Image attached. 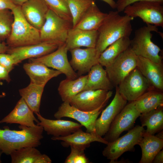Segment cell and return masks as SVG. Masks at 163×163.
Segmentation results:
<instances>
[{"instance_id": "obj_1", "label": "cell", "mask_w": 163, "mask_h": 163, "mask_svg": "<svg viewBox=\"0 0 163 163\" xmlns=\"http://www.w3.org/2000/svg\"><path fill=\"white\" fill-rule=\"evenodd\" d=\"M134 18L121 15L117 11H111L97 30V39L95 47L101 54L109 46L119 39L129 37L133 29L131 22Z\"/></svg>"}, {"instance_id": "obj_2", "label": "cell", "mask_w": 163, "mask_h": 163, "mask_svg": "<svg viewBox=\"0 0 163 163\" xmlns=\"http://www.w3.org/2000/svg\"><path fill=\"white\" fill-rule=\"evenodd\" d=\"M18 127L19 130H11L7 126L0 129V150L3 153L10 155L14 150L26 147H36L41 145L43 138L42 126L28 127L20 125Z\"/></svg>"}, {"instance_id": "obj_3", "label": "cell", "mask_w": 163, "mask_h": 163, "mask_svg": "<svg viewBox=\"0 0 163 163\" xmlns=\"http://www.w3.org/2000/svg\"><path fill=\"white\" fill-rule=\"evenodd\" d=\"M14 21L10 34L7 39L9 47H16L38 43L41 42L40 30L30 24L25 19L20 6L11 10Z\"/></svg>"}, {"instance_id": "obj_4", "label": "cell", "mask_w": 163, "mask_h": 163, "mask_svg": "<svg viewBox=\"0 0 163 163\" xmlns=\"http://www.w3.org/2000/svg\"><path fill=\"white\" fill-rule=\"evenodd\" d=\"M146 25L136 30L134 37L131 40L130 47L136 56L162 64V58L159 54L161 50L151 40L152 33L158 32V29L154 25Z\"/></svg>"}, {"instance_id": "obj_5", "label": "cell", "mask_w": 163, "mask_h": 163, "mask_svg": "<svg viewBox=\"0 0 163 163\" xmlns=\"http://www.w3.org/2000/svg\"><path fill=\"white\" fill-rule=\"evenodd\" d=\"M145 131L141 126L134 127L123 136L108 143L102 151L103 155L110 160L109 163H114L125 152L135 150V146L139 145Z\"/></svg>"}, {"instance_id": "obj_6", "label": "cell", "mask_w": 163, "mask_h": 163, "mask_svg": "<svg viewBox=\"0 0 163 163\" xmlns=\"http://www.w3.org/2000/svg\"><path fill=\"white\" fill-rule=\"evenodd\" d=\"M72 27V21L61 18L49 9L45 21L40 30L41 41L63 44Z\"/></svg>"}, {"instance_id": "obj_7", "label": "cell", "mask_w": 163, "mask_h": 163, "mask_svg": "<svg viewBox=\"0 0 163 163\" xmlns=\"http://www.w3.org/2000/svg\"><path fill=\"white\" fill-rule=\"evenodd\" d=\"M123 12L129 17L139 18L146 24L163 27V6L159 2L140 1L128 5Z\"/></svg>"}, {"instance_id": "obj_8", "label": "cell", "mask_w": 163, "mask_h": 163, "mask_svg": "<svg viewBox=\"0 0 163 163\" xmlns=\"http://www.w3.org/2000/svg\"><path fill=\"white\" fill-rule=\"evenodd\" d=\"M141 114L134 101L129 102L115 117L104 139L108 143L114 141L123 132L134 127L136 120Z\"/></svg>"}, {"instance_id": "obj_9", "label": "cell", "mask_w": 163, "mask_h": 163, "mask_svg": "<svg viewBox=\"0 0 163 163\" xmlns=\"http://www.w3.org/2000/svg\"><path fill=\"white\" fill-rule=\"evenodd\" d=\"M107 103H104L94 110L85 111L71 105L68 102H63L54 116L57 119L67 117L75 119L85 128L86 132H96V121Z\"/></svg>"}, {"instance_id": "obj_10", "label": "cell", "mask_w": 163, "mask_h": 163, "mask_svg": "<svg viewBox=\"0 0 163 163\" xmlns=\"http://www.w3.org/2000/svg\"><path fill=\"white\" fill-rule=\"evenodd\" d=\"M137 56L130 46L121 54L109 66L105 67L108 76L113 87L137 67Z\"/></svg>"}, {"instance_id": "obj_11", "label": "cell", "mask_w": 163, "mask_h": 163, "mask_svg": "<svg viewBox=\"0 0 163 163\" xmlns=\"http://www.w3.org/2000/svg\"><path fill=\"white\" fill-rule=\"evenodd\" d=\"M120 94L127 101H134L151 89L146 79L136 67L117 86Z\"/></svg>"}, {"instance_id": "obj_12", "label": "cell", "mask_w": 163, "mask_h": 163, "mask_svg": "<svg viewBox=\"0 0 163 163\" xmlns=\"http://www.w3.org/2000/svg\"><path fill=\"white\" fill-rule=\"evenodd\" d=\"M68 50L65 43L59 46L53 52L40 57L30 59V62H37L48 67L57 70L66 76V78L75 79L77 78L78 74L71 66L67 57Z\"/></svg>"}, {"instance_id": "obj_13", "label": "cell", "mask_w": 163, "mask_h": 163, "mask_svg": "<svg viewBox=\"0 0 163 163\" xmlns=\"http://www.w3.org/2000/svg\"><path fill=\"white\" fill-rule=\"evenodd\" d=\"M112 94L111 90H84L72 97L69 102L71 105L80 110L91 111L107 103Z\"/></svg>"}, {"instance_id": "obj_14", "label": "cell", "mask_w": 163, "mask_h": 163, "mask_svg": "<svg viewBox=\"0 0 163 163\" xmlns=\"http://www.w3.org/2000/svg\"><path fill=\"white\" fill-rule=\"evenodd\" d=\"M61 45L55 42H41L29 45L9 47L7 53L12 56L16 65H17L25 59L37 58L49 54L56 50Z\"/></svg>"}, {"instance_id": "obj_15", "label": "cell", "mask_w": 163, "mask_h": 163, "mask_svg": "<svg viewBox=\"0 0 163 163\" xmlns=\"http://www.w3.org/2000/svg\"><path fill=\"white\" fill-rule=\"evenodd\" d=\"M116 88L115 94L111 102L102 110L101 116L96 121L95 132L102 137L108 131L115 117L127 103V101L120 94L117 87Z\"/></svg>"}, {"instance_id": "obj_16", "label": "cell", "mask_w": 163, "mask_h": 163, "mask_svg": "<svg viewBox=\"0 0 163 163\" xmlns=\"http://www.w3.org/2000/svg\"><path fill=\"white\" fill-rule=\"evenodd\" d=\"M71 55L70 64L78 75L88 72L91 68L98 64L100 55L95 48H76L69 50Z\"/></svg>"}, {"instance_id": "obj_17", "label": "cell", "mask_w": 163, "mask_h": 163, "mask_svg": "<svg viewBox=\"0 0 163 163\" xmlns=\"http://www.w3.org/2000/svg\"><path fill=\"white\" fill-rule=\"evenodd\" d=\"M137 68L148 81L151 89L163 92V69L162 64L137 56Z\"/></svg>"}, {"instance_id": "obj_18", "label": "cell", "mask_w": 163, "mask_h": 163, "mask_svg": "<svg viewBox=\"0 0 163 163\" xmlns=\"http://www.w3.org/2000/svg\"><path fill=\"white\" fill-rule=\"evenodd\" d=\"M39 122L36 125L42 126L47 134L54 137L65 136L70 135L83 126L80 123L70 120L46 118L40 113L36 114Z\"/></svg>"}, {"instance_id": "obj_19", "label": "cell", "mask_w": 163, "mask_h": 163, "mask_svg": "<svg viewBox=\"0 0 163 163\" xmlns=\"http://www.w3.org/2000/svg\"><path fill=\"white\" fill-rule=\"evenodd\" d=\"M21 7L22 13L26 20L40 30L45 21L49 9L44 0H28Z\"/></svg>"}, {"instance_id": "obj_20", "label": "cell", "mask_w": 163, "mask_h": 163, "mask_svg": "<svg viewBox=\"0 0 163 163\" xmlns=\"http://www.w3.org/2000/svg\"><path fill=\"white\" fill-rule=\"evenodd\" d=\"M34 113L21 97L13 109L0 120V123L18 124L28 127H35L37 125L34 122L37 123L39 121L35 117Z\"/></svg>"}, {"instance_id": "obj_21", "label": "cell", "mask_w": 163, "mask_h": 163, "mask_svg": "<svg viewBox=\"0 0 163 163\" xmlns=\"http://www.w3.org/2000/svg\"><path fill=\"white\" fill-rule=\"evenodd\" d=\"M51 139L53 140L62 141L61 144L64 147L75 146L85 149L89 147L91 143L94 142L106 145L108 143L103 138L98 135L96 132H85L83 131L81 128L67 136L58 137L53 136Z\"/></svg>"}, {"instance_id": "obj_22", "label": "cell", "mask_w": 163, "mask_h": 163, "mask_svg": "<svg viewBox=\"0 0 163 163\" xmlns=\"http://www.w3.org/2000/svg\"><path fill=\"white\" fill-rule=\"evenodd\" d=\"M98 36L97 30H86L72 27L68 32L65 43L68 51L81 47L95 48Z\"/></svg>"}, {"instance_id": "obj_23", "label": "cell", "mask_w": 163, "mask_h": 163, "mask_svg": "<svg viewBox=\"0 0 163 163\" xmlns=\"http://www.w3.org/2000/svg\"><path fill=\"white\" fill-rule=\"evenodd\" d=\"M23 68L29 77L30 83L38 85H46L52 78L62 74L60 72L51 69L44 64L37 62L24 63Z\"/></svg>"}, {"instance_id": "obj_24", "label": "cell", "mask_w": 163, "mask_h": 163, "mask_svg": "<svg viewBox=\"0 0 163 163\" xmlns=\"http://www.w3.org/2000/svg\"><path fill=\"white\" fill-rule=\"evenodd\" d=\"M99 63L93 66L88 72L84 90H111L113 87L105 69Z\"/></svg>"}, {"instance_id": "obj_25", "label": "cell", "mask_w": 163, "mask_h": 163, "mask_svg": "<svg viewBox=\"0 0 163 163\" xmlns=\"http://www.w3.org/2000/svg\"><path fill=\"white\" fill-rule=\"evenodd\" d=\"M12 163H51L50 158L41 154L35 147L23 148L14 150L10 155Z\"/></svg>"}, {"instance_id": "obj_26", "label": "cell", "mask_w": 163, "mask_h": 163, "mask_svg": "<svg viewBox=\"0 0 163 163\" xmlns=\"http://www.w3.org/2000/svg\"><path fill=\"white\" fill-rule=\"evenodd\" d=\"M138 145L142 150V156L139 163H152L155 155L163 149V139L145 132Z\"/></svg>"}, {"instance_id": "obj_27", "label": "cell", "mask_w": 163, "mask_h": 163, "mask_svg": "<svg viewBox=\"0 0 163 163\" xmlns=\"http://www.w3.org/2000/svg\"><path fill=\"white\" fill-rule=\"evenodd\" d=\"M107 15V13H104L100 10L95 2L76 26L73 28L86 30H97Z\"/></svg>"}, {"instance_id": "obj_28", "label": "cell", "mask_w": 163, "mask_h": 163, "mask_svg": "<svg viewBox=\"0 0 163 163\" xmlns=\"http://www.w3.org/2000/svg\"><path fill=\"white\" fill-rule=\"evenodd\" d=\"M130 43L129 37H122L114 42L101 53L99 63L105 67L109 66L130 46Z\"/></svg>"}, {"instance_id": "obj_29", "label": "cell", "mask_w": 163, "mask_h": 163, "mask_svg": "<svg viewBox=\"0 0 163 163\" xmlns=\"http://www.w3.org/2000/svg\"><path fill=\"white\" fill-rule=\"evenodd\" d=\"M133 101L141 113H145L163 105V92L150 89Z\"/></svg>"}, {"instance_id": "obj_30", "label": "cell", "mask_w": 163, "mask_h": 163, "mask_svg": "<svg viewBox=\"0 0 163 163\" xmlns=\"http://www.w3.org/2000/svg\"><path fill=\"white\" fill-rule=\"evenodd\" d=\"M88 75H81L75 79L66 78L60 83L58 90L63 102H68L73 97L83 91Z\"/></svg>"}, {"instance_id": "obj_31", "label": "cell", "mask_w": 163, "mask_h": 163, "mask_svg": "<svg viewBox=\"0 0 163 163\" xmlns=\"http://www.w3.org/2000/svg\"><path fill=\"white\" fill-rule=\"evenodd\" d=\"M141 126L146 127L145 132L154 135L163 129V105L145 113L139 117Z\"/></svg>"}, {"instance_id": "obj_32", "label": "cell", "mask_w": 163, "mask_h": 163, "mask_svg": "<svg viewBox=\"0 0 163 163\" xmlns=\"http://www.w3.org/2000/svg\"><path fill=\"white\" fill-rule=\"evenodd\" d=\"M45 85L30 83L27 86L19 90L21 97L36 114L40 113L41 100Z\"/></svg>"}, {"instance_id": "obj_33", "label": "cell", "mask_w": 163, "mask_h": 163, "mask_svg": "<svg viewBox=\"0 0 163 163\" xmlns=\"http://www.w3.org/2000/svg\"><path fill=\"white\" fill-rule=\"evenodd\" d=\"M72 17V27H75L94 0H67Z\"/></svg>"}, {"instance_id": "obj_34", "label": "cell", "mask_w": 163, "mask_h": 163, "mask_svg": "<svg viewBox=\"0 0 163 163\" xmlns=\"http://www.w3.org/2000/svg\"><path fill=\"white\" fill-rule=\"evenodd\" d=\"M13 21L14 16L11 10H0V42L7 40L9 36Z\"/></svg>"}, {"instance_id": "obj_35", "label": "cell", "mask_w": 163, "mask_h": 163, "mask_svg": "<svg viewBox=\"0 0 163 163\" xmlns=\"http://www.w3.org/2000/svg\"><path fill=\"white\" fill-rule=\"evenodd\" d=\"M49 9L57 15L72 22L67 0H44Z\"/></svg>"}, {"instance_id": "obj_36", "label": "cell", "mask_w": 163, "mask_h": 163, "mask_svg": "<svg viewBox=\"0 0 163 163\" xmlns=\"http://www.w3.org/2000/svg\"><path fill=\"white\" fill-rule=\"evenodd\" d=\"M71 152L67 157L65 163H89L90 162L84 153L86 149L80 147L71 146Z\"/></svg>"}, {"instance_id": "obj_37", "label": "cell", "mask_w": 163, "mask_h": 163, "mask_svg": "<svg viewBox=\"0 0 163 163\" xmlns=\"http://www.w3.org/2000/svg\"><path fill=\"white\" fill-rule=\"evenodd\" d=\"M0 65L6 68L10 72L16 65L15 61L12 56L9 54L0 53Z\"/></svg>"}, {"instance_id": "obj_38", "label": "cell", "mask_w": 163, "mask_h": 163, "mask_svg": "<svg viewBox=\"0 0 163 163\" xmlns=\"http://www.w3.org/2000/svg\"><path fill=\"white\" fill-rule=\"evenodd\" d=\"M141 1H149L159 2L162 4L163 0H117L116 2V9L117 11L120 13L123 12L125 8L129 5L135 2Z\"/></svg>"}, {"instance_id": "obj_39", "label": "cell", "mask_w": 163, "mask_h": 163, "mask_svg": "<svg viewBox=\"0 0 163 163\" xmlns=\"http://www.w3.org/2000/svg\"><path fill=\"white\" fill-rule=\"evenodd\" d=\"M17 5L14 0H0V10L8 9L11 11Z\"/></svg>"}, {"instance_id": "obj_40", "label": "cell", "mask_w": 163, "mask_h": 163, "mask_svg": "<svg viewBox=\"0 0 163 163\" xmlns=\"http://www.w3.org/2000/svg\"><path fill=\"white\" fill-rule=\"evenodd\" d=\"M9 72L6 68L0 65V82L3 80L8 83L10 82L11 79L9 75Z\"/></svg>"}, {"instance_id": "obj_41", "label": "cell", "mask_w": 163, "mask_h": 163, "mask_svg": "<svg viewBox=\"0 0 163 163\" xmlns=\"http://www.w3.org/2000/svg\"><path fill=\"white\" fill-rule=\"evenodd\" d=\"M152 163H163V150L162 149L160 151L155 155Z\"/></svg>"}, {"instance_id": "obj_42", "label": "cell", "mask_w": 163, "mask_h": 163, "mask_svg": "<svg viewBox=\"0 0 163 163\" xmlns=\"http://www.w3.org/2000/svg\"><path fill=\"white\" fill-rule=\"evenodd\" d=\"M8 48L9 47L5 43L0 42V53L7 52Z\"/></svg>"}, {"instance_id": "obj_43", "label": "cell", "mask_w": 163, "mask_h": 163, "mask_svg": "<svg viewBox=\"0 0 163 163\" xmlns=\"http://www.w3.org/2000/svg\"><path fill=\"white\" fill-rule=\"evenodd\" d=\"M108 4L112 9H116V2L114 0H101Z\"/></svg>"}, {"instance_id": "obj_44", "label": "cell", "mask_w": 163, "mask_h": 163, "mask_svg": "<svg viewBox=\"0 0 163 163\" xmlns=\"http://www.w3.org/2000/svg\"><path fill=\"white\" fill-rule=\"evenodd\" d=\"M14 2L17 5L21 6L23 4L28 0H14Z\"/></svg>"}, {"instance_id": "obj_45", "label": "cell", "mask_w": 163, "mask_h": 163, "mask_svg": "<svg viewBox=\"0 0 163 163\" xmlns=\"http://www.w3.org/2000/svg\"><path fill=\"white\" fill-rule=\"evenodd\" d=\"M155 136L161 139H163V130L158 132L157 134Z\"/></svg>"}, {"instance_id": "obj_46", "label": "cell", "mask_w": 163, "mask_h": 163, "mask_svg": "<svg viewBox=\"0 0 163 163\" xmlns=\"http://www.w3.org/2000/svg\"><path fill=\"white\" fill-rule=\"evenodd\" d=\"M121 162H123L122 163H130V161H129L128 160H124V159H123L121 160V161H119L117 160V161H115L114 163H120Z\"/></svg>"}, {"instance_id": "obj_47", "label": "cell", "mask_w": 163, "mask_h": 163, "mask_svg": "<svg viewBox=\"0 0 163 163\" xmlns=\"http://www.w3.org/2000/svg\"><path fill=\"white\" fill-rule=\"evenodd\" d=\"M5 96V93H3L2 94H0V98L3 97Z\"/></svg>"}, {"instance_id": "obj_48", "label": "cell", "mask_w": 163, "mask_h": 163, "mask_svg": "<svg viewBox=\"0 0 163 163\" xmlns=\"http://www.w3.org/2000/svg\"><path fill=\"white\" fill-rule=\"evenodd\" d=\"M3 153L2 151L0 150V163H2V161L1 160V157L2 154Z\"/></svg>"}]
</instances>
